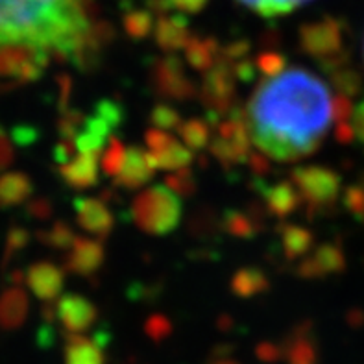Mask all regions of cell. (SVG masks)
<instances>
[{"label": "cell", "instance_id": "6", "mask_svg": "<svg viewBox=\"0 0 364 364\" xmlns=\"http://www.w3.org/2000/svg\"><path fill=\"white\" fill-rule=\"evenodd\" d=\"M237 78L231 67L224 61L217 60L215 67L205 73L202 87L198 89V98L208 109V119L213 126L230 113L235 104Z\"/></svg>", "mask_w": 364, "mask_h": 364}, {"label": "cell", "instance_id": "41", "mask_svg": "<svg viewBox=\"0 0 364 364\" xmlns=\"http://www.w3.org/2000/svg\"><path fill=\"white\" fill-rule=\"evenodd\" d=\"M305 2H309V0H264L263 8L259 9V15L268 18L279 17V15L291 14L298 6L305 4Z\"/></svg>", "mask_w": 364, "mask_h": 364}, {"label": "cell", "instance_id": "55", "mask_svg": "<svg viewBox=\"0 0 364 364\" xmlns=\"http://www.w3.org/2000/svg\"><path fill=\"white\" fill-rule=\"evenodd\" d=\"M217 326L220 331H231V329L235 328V320L231 318V316H228V314H222L220 318H218Z\"/></svg>", "mask_w": 364, "mask_h": 364}, {"label": "cell", "instance_id": "31", "mask_svg": "<svg viewBox=\"0 0 364 364\" xmlns=\"http://www.w3.org/2000/svg\"><path fill=\"white\" fill-rule=\"evenodd\" d=\"M124 30L134 41H143L152 33L154 18L150 11L146 9H126L124 17H122Z\"/></svg>", "mask_w": 364, "mask_h": 364}, {"label": "cell", "instance_id": "8", "mask_svg": "<svg viewBox=\"0 0 364 364\" xmlns=\"http://www.w3.org/2000/svg\"><path fill=\"white\" fill-rule=\"evenodd\" d=\"M342 41V24L333 17H323L300 28V48L316 63L344 50Z\"/></svg>", "mask_w": 364, "mask_h": 364}, {"label": "cell", "instance_id": "4", "mask_svg": "<svg viewBox=\"0 0 364 364\" xmlns=\"http://www.w3.org/2000/svg\"><path fill=\"white\" fill-rule=\"evenodd\" d=\"M291 181L300 193L307 220H316L331 213L342 191L341 174L320 165L298 166L291 172Z\"/></svg>", "mask_w": 364, "mask_h": 364}, {"label": "cell", "instance_id": "56", "mask_svg": "<svg viewBox=\"0 0 364 364\" xmlns=\"http://www.w3.org/2000/svg\"><path fill=\"white\" fill-rule=\"evenodd\" d=\"M348 320H350L351 326H360L364 322V314L360 311L353 309L350 314H348Z\"/></svg>", "mask_w": 364, "mask_h": 364}, {"label": "cell", "instance_id": "16", "mask_svg": "<svg viewBox=\"0 0 364 364\" xmlns=\"http://www.w3.org/2000/svg\"><path fill=\"white\" fill-rule=\"evenodd\" d=\"M313 323L311 320L298 322L291 333L283 338L282 346L285 350V359L289 364H316L318 359V348L314 341Z\"/></svg>", "mask_w": 364, "mask_h": 364}, {"label": "cell", "instance_id": "57", "mask_svg": "<svg viewBox=\"0 0 364 364\" xmlns=\"http://www.w3.org/2000/svg\"><path fill=\"white\" fill-rule=\"evenodd\" d=\"M208 364H239V363L233 359H230V357H211Z\"/></svg>", "mask_w": 364, "mask_h": 364}, {"label": "cell", "instance_id": "25", "mask_svg": "<svg viewBox=\"0 0 364 364\" xmlns=\"http://www.w3.org/2000/svg\"><path fill=\"white\" fill-rule=\"evenodd\" d=\"M150 152V150H148ZM154 165L156 168H161V171H178V168H183V166H189L193 163V150L185 146L183 143H180L178 139L172 137L166 144H163L161 148L152 150L150 152Z\"/></svg>", "mask_w": 364, "mask_h": 364}, {"label": "cell", "instance_id": "10", "mask_svg": "<svg viewBox=\"0 0 364 364\" xmlns=\"http://www.w3.org/2000/svg\"><path fill=\"white\" fill-rule=\"evenodd\" d=\"M58 320L67 333L87 331L98 320V311L91 300L82 294H63L55 304Z\"/></svg>", "mask_w": 364, "mask_h": 364}, {"label": "cell", "instance_id": "19", "mask_svg": "<svg viewBox=\"0 0 364 364\" xmlns=\"http://www.w3.org/2000/svg\"><path fill=\"white\" fill-rule=\"evenodd\" d=\"M30 301L23 287L11 285L0 294V328L6 331L18 329L26 322Z\"/></svg>", "mask_w": 364, "mask_h": 364}, {"label": "cell", "instance_id": "1", "mask_svg": "<svg viewBox=\"0 0 364 364\" xmlns=\"http://www.w3.org/2000/svg\"><path fill=\"white\" fill-rule=\"evenodd\" d=\"M328 83L305 69L259 83L246 107L252 141L276 161H300L320 148L331 117Z\"/></svg>", "mask_w": 364, "mask_h": 364}, {"label": "cell", "instance_id": "54", "mask_svg": "<svg viewBox=\"0 0 364 364\" xmlns=\"http://www.w3.org/2000/svg\"><path fill=\"white\" fill-rule=\"evenodd\" d=\"M279 43H282V36H279V32H277L276 28H268L267 32L261 36V45H263L267 50H274V48H277Z\"/></svg>", "mask_w": 364, "mask_h": 364}, {"label": "cell", "instance_id": "49", "mask_svg": "<svg viewBox=\"0 0 364 364\" xmlns=\"http://www.w3.org/2000/svg\"><path fill=\"white\" fill-rule=\"evenodd\" d=\"M14 139H9L6 134V129L0 126V172L6 171L15 159V150H14Z\"/></svg>", "mask_w": 364, "mask_h": 364}, {"label": "cell", "instance_id": "50", "mask_svg": "<svg viewBox=\"0 0 364 364\" xmlns=\"http://www.w3.org/2000/svg\"><path fill=\"white\" fill-rule=\"evenodd\" d=\"M351 126L355 129V139L360 144H364V100L359 106H355L353 115H351Z\"/></svg>", "mask_w": 364, "mask_h": 364}, {"label": "cell", "instance_id": "3", "mask_svg": "<svg viewBox=\"0 0 364 364\" xmlns=\"http://www.w3.org/2000/svg\"><path fill=\"white\" fill-rule=\"evenodd\" d=\"M183 217V203L166 185H152L135 196L132 218L141 231L154 237L174 233Z\"/></svg>", "mask_w": 364, "mask_h": 364}, {"label": "cell", "instance_id": "40", "mask_svg": "<svg viewBox=\"0 0 364 364\" xmlns=\"http://www.w3.org/2000/svg\"><path fill=\"white\" fill-rule=\"evenodd\" d=\"M172 322L166 318L165 314H152V316H148L146 322H144V333H146V337L150 338L152 342H163L172 335Z\"/></svg>", "mask_w": 364, "mask_h": 364}, {"label": "cell", "instance_id": "23", "mask_svg": "<svg viewBox=\"0 0 364 364\" xmlns=\"http://www.w3.org/2000/svg\"><path fill=\"white\" fill-rule=\"evenodd\" d=\"M268 289H270V279H268L263 268L242 267L231 276L230 291L242 300L264 294V292H268Z\"/></svg>", "mask_w": 364, "mask_h": 364}, {"label": "cell", "instance_id": "33", "mask_svg": "<svg viewBox=\"0 0 364 364\" xmlns=\"http://www.w3.org/2000/svg\"><path fill=\"white\" fill-rule=\"evenodd\" d=\"M165 185L172 193L178 194L180 198H191L198 191V183H196V178H194V172L191 171L189 166L172 171V174L166 176Z\"/></svg>", "mask_w": 364, "mask_h": 364}, {"label": "cell", "instance_id": "2", "mask_svg": "<svg viewBox=\"0 0 364 364\" xmlns=\"http://www.w3.org/2000/svg\"><path fill=\"white\" fill-rule=\"evenodd\" d=\"M97 11L92 0H0V45H36L69 61Z\"/></svg>", "mask_w": 364, "mask_h": 364}, {"label": "cell", "instance_id": "15", "mask_svg": "<svg viewBox=\"0 0 364 364\" xmlns=\"http://www.w3.org/2000/svg\"><path fill=\"white\" fill-rule=\"evenodd\" d=\"M98 157L87 154H76L69 163L58 165V176L67 187L74 191L91 189L100 180V165Z\"/></svg>", "mask_w": 364, "mask_h": 364}, {"label": "cell", "instance_id": "12", "mask_svg": "<svg viewBox=\"0 0 364 364\" xmlns=\"http://www.w3.org/2000/svg\"><path fill=\"white\" fill-rule=\"evenodd\" d=\"M104 245L100 240L87 239V237H76L73 246L69 248L63 259V267L67 272H73L76 276L91 277L97 274L104 264Z\"/></svg>", "mask_w": 364, "mask_h": 364}, {"label": "cell", "instance_id": "30", "mask_svg": "<svg viewBox=\"0 0 364 364\" xmlns=\"http://www.w3.org/2000/svg\"><path fill=\"white\" fill-rule=\"evenodd\" d=\"M126 152H128V150H126L124 143H122L117 135L111 134V137L107 139L106 150L102 152L100 157L102 172H104L107 178H115V176L122 171V166H124L126 161Z\"/></svg>", "mask_w": 364, "mask_h": 364}, {"label": "cell", "instance_id": "14", "mask_svg": "<svg viewBox=\"0 0 364 364\" xmlns=\"http://www.w3.org/2000/svg\"><path fill=\"white\" fill-rule=\"evenodd\" d=\"M26 285L41 301H54L63 292V268L48 261L33 263L26 270Z\"/></svg>", "mask_w": 364, "mask_h": 364}, {"label": "cell", "instance_id": "44", "mask_svg": "<svg viewBox=\"0 0 364 364\" xmlns=\"http://www.w3.org/2000/svg\"><path fill=\"white\" fill-rule=\"evenodd\" d=\"M55 83H58V111L61 113V111H67L70 107L74 83L69 74L65 73H61L60 76L55 78Z\"/></svg>", "mask_w": 364, "mask_h": 364}, {"label": "cell", "instance_id": "21", "mask_svg": "<svg viewBox=\"0 0 364 364\" xmlns=\"http://www.w3.org/2000/svg\"><path fill=\"white\" fill-rule=\"evenodd\" d=\"M191 36L193 33L189 32V23L181 15H172V17L161 18L156 24V30H154L156 45L161 50H165L166 54H172V52L185 48Z\"/></svg>", "mask_w": 364, "mask_h": 364}, {"label": "cell", "instance_id": "22", "mask_svg": "<svg viewBox=\"0 0 364 364\" xmlns=\"http://www.w3.org/2000/svg\"><path fill=\"white\" fill-rule=\"evenodd\" d=\"M218 41L215 37H200L191 36L187 45H185V58L187 63L198 73H208L215 67L218 55H220Z\"/></svg>", "mask_w": 364, "mask_h": 364}, {"label": "cell", "instance_id": "34", "mask_svg": "<svg viewBox=\"0 0 364 364\" xmlns=\"http://www.w3.org/2000/svg\"><path fill=\"white\" fill-rule=\"evenodd\" d=\"M30 242V233H28L26 228L23 226H11L8 231V237H6V246L4 254H2V270L9 267V263L17 257L18 252H23L24 248Z\"/></svg>", "mask_w": 364, "mask_h": 364}, {"label": "cell", "instance_id": "51", "mask_svg": "<svg viewBox=\"0 0 364 364\" xmlns=\"http://www.w3.org/2000/svg\"><path fill=\"white\" fill-rule=\"evenodd\" d=\"M335 137L342 144L353 143L355 141V129H353L351 122H338L337 128H335Z\"/></svg>", "mask_w": 364, "mask_h": 364}, {"label": "cell", "instance_id": "43", "mask_svg": "<svg viewBox=\"0 0 364 364\" xmlns=\"http://www.w3.org/2000/svg\"><path fill=\"white\" fill-rule=\"evenodd\" d=\"M353 109H355V106H353L351 98L346 97V95L338 92L337 97L331 100V117L337 124L338 122H350Z\"/></svg>", "mask_w": 364, "mask_h": 364}, {"label": "cell", "instance_id": "42", "mask_svg": "<svg viewBox=\"0 0 364 364\" xmlns=\"http://www.w3.org/2000/svg\"><path fill=\"white\" fill-rule=\"evenodd\" d=\"M255 357L264 364H276L282 359H285V350H283L282 344L264 341L259 342L257 346H255Z\"/></svg>", "mask_w": 364, "mask_h": 364}, {"label": "cell", "instance_id": "35", "mask_svg": "<svg viewBox=\"0 0 364 364\" xmlns=\"http://www.w3.org/2000/svg\"><path fill=\"white\" fill-rule=\"evenodd\" d=\"M342 205L351 217L357 218L359 222H364V174L360 176L357 183L346 187V191L342 194Z\"/></svg>", "mask_w": 364, "mask_h": 364}, {"label": "cell", "instance_id": "24", "mask_svg": "<svg viewBox=\"0 0 364 364\" xmlns=\"http://www.w3.org/2000/svg\"><path fill=\"white\" fill-rule=\"evenodd\" d=\"M33 183L24 172H6L0 176V209L26 203L32 196Z\"/></svg>", "mask_w": 364, "mask_h": 364}, {"label": "cell", "instance_id": "13", "mask_svg": "<svg viewBox=\"0 0 364 364\" xmlns=\"http://www.w3.org/2000/svg\"><path fill=\"white\" fill-rule=\"evenodd\" d=\"M156 165H154L150 152H146L144 148L134 146L128 148L126 152V161L122 171L113 178L115 180V187L126 191H137L141 187L152 180L154 174H156Z\"/></svg>", "mask_w": 364, "mask_h": 364}, {"label": "cell", "instance_id": "11", "mask_svg": "<svg viewBox=\"0 0 364 364\" xmlns=\"http://www.w3.org/2000/svg\"><path fill=\"white\" fill-rule=\"evenodd\" d=\"M73 208L82 230L98 239L109 237L115 228V217L106 205V202L98 198H87V196H76L73 200Z\"/></svg>", "mask_w": 364, "mask_h": 364}, {"label": "cell", "instance_id": "53", "mask_svg": "<svg viewBox=\"0 0 364 364\" xmlns=\"http://www.w3.org/2000/svg\"><path fill=\"white\" fill-rule=\"evenodd\" d=\"M55 341V331L50 328V323H45L37 331V342L41 348H50Z\"/></svg>", "mask_w": 364, "mask_h": 364}, {"label": "cell", "instance_id": "52", "mask_svg": "<svg viewBox=\"0 0 364 364\" xmlns=\"http://www.w3.org/2000/svg\"><path fill=\"white\" fill-rule=\"evenodd\" d=\"M209 0H172V4L178 9L185 11V14H198L205 8Z\"/></svg>", "mask_w": 364, "mask_h": 364}, {"label": "cell", "instance_id": "27", "mask_svg": "<svg viewBox=\"0 0 364 364\" xmlns=\"http://www.w3.org/2000/svg\"><path fill=\"white\" fill-rule=\"evenodd\" d=\"M311 257L316 261L318 268L322 270L323 277L328 276H337L346 270V255L344 250L338 242H326L320 245L318 248H314Z\"/></svg>", "mask_w": 364, "mask_h": 364}, {"label": "cell", "instance_id": "9", "mask_svg": "<svg viewBox=\"0 0 364 364\" xmlns=\"http://www.w3.org/2000/svg\"><path fill=\"white\" fill-rule=\"evenodd\" d=\"M255 193L259 194V198L263 200L267 205L268 213L274 218L291 217L292 213L298 211L301 208V196L298 189L294 187L292 181H277V183H267L264 180H257L255 178L252 181Z\"/></svg>", "mask_w": 364, "mask_h": 364}, {"label": "cell", "instance_id": "47", "mask_svg": "<svg viewBox=\"0 0 364 364\" xmlns=\"http://www.w3.org/2000/svg\"><path fill=\"white\" fill-rule=\"evenodd\" d=\"M78 154V148H76V143H74V139H61L60 143L54 146V161L58 165H65V163H69L74 156Z\"/></svg>", "mask_w": 364, "mask_h": 364}, {"label": "cell", "instance_id": "28", "mask_svg": "<svg viewBox=\"0 0 364 364\" xmlns=\"http://www.w3.org/2000/svg\"><path fill=\"white\" fill-rule=\"evenodd\" d=\"M222 230L228 235L235 237L240 240H250L255 239L259 235V230L255 228L254 220L246 215L242 209H226L222 215Z\"/></svg>", "mask_w": 364, "mask_h": 364}, {"label": "cell", "instance_id": "36", "mask_svg": "<svg viewBox=\"0 0 364 364\" xmlns=\"http://www.w3.org/2000/svg\"><path fill=\"white\" fill-rule=\"evenodd\" d=\"M150 122H152L154 128L165 129V132H172V129L178 132L183 120H181L180 113L174 107L161 102V104H156L150 111Z\"/></svg>", "mask_w": 364, "mask_h": 364}, {"label": "cell", "instance_id": "46", "mask_svg": "<svg viewBox=\"0 0 364 364\" xmlns=\"http://www.w3.org/2000/svg\"><path fill=\"white\" fill-rule=\"evenodd\" d=\"M248 166L250 171H252V174L257 178V180H263L264 176L270 174V171H272V165H270V157L267 156V154H263L261 150L259 152H252L248 156Z\"/></svg>", "mask_w": 364, "mask_h": 364}, {"label": "cell", "instance_id": "38", "mask_svg": "<svg viewBox=\"0 0 364 364\" xmlns=\"http://www.w3.org/2000/svg\"><path fill=\"white\" fill-rule=\"evenodd\" d=\"M255 69L261 74H264L267 78H274L277 74H282L287 70V55L277 54L276 50H267L255 58Z\"/></svg>", "mask_w": 364, "mask_h": 364}, {"label": "cell", "instance_id": "20", "mask_svg": "<svg viewBox=\"0 0 364 364\" xmlns=\"http://www.w3.org/2000/svg\"><path fill=\"white\" fill-rule=\"evenodd\" d=\"M65 364H106L104 348L95 338L80 333H65Z\"/></svg>", "mask_w": 364, "mask_h": 364}, {"label": "cell", "instance_id": "45", "mask_svg": "<svg viewBox=\"0 0 364 364\" xmlns=\"http://www.w3.org/2000/svg\"><path fill=\"white\" fill-rule=\"evenodd\" d=\"M24 213L36 220H48L54 213V208H52V202L48 198H33L26 202Z\"/></svg>", "mask_w": 364, "mask_h": 364}, {"label": "cell", "instance_id": "39", "mask_svg": "<svg viewBox=\"0 0 364 364\" xmlns=\"http://www.w3.org/2000/svg\"><path fill=\"white\" fill-rule=\"evenodd\" d=\"M92 113H97L98 117H102V119L106 120L107 124H109L113 129L119 128V126L122 124L126 119L124 106H122L120 102L107 100V98H104V100H98L97 104H95V109H92Z\"/></svg>", "mask_w": 364, "mask_h": 364}, {"label": "cell", "instance_id": "37", "mask_svg": "<svg viewBox=\"0 0 364 364\" xmlns=\"http://www.w3.org/2000/svg\"><path fill=\"white\" fill-rule=\"evenodd\" d=\"M87 115H83L80 109H73L69 107L67 111H61L60 119H58V132H60L61 139H76L80 134V129L83 128Z\"/></svg>", "mask_w": 364, "mask_h": 364}, {"label": "cell", "instance_id": "7", "mask_svg": "<svg viewBox=\"0 0 364 364\" xmlns=\"http://www.w3.org/2000/svg\"><path fill=\"white\" fill-rule=\"evenodd\" d=\"M50 52L36 45H0V78L15 80L21 85L37 82L45 73Z\"/></svg>", "mask_w": 364, "mask_h": 364}, {"label": "cell", "instance_id": "5", "mask_svg": "<svg viewBox=\"0 0 364 364\" xmlns=\"http://www.w3.org/2000/svg\"><path fill=\"white\" fill-rule=\"evenodd\" d=\"M146 73L150 89L161 100L187 102L198 97V87L187 76L178 55H150L146 60Z\"/></svg>", "mask_w": 364, "mask_h": 364}, {"label": "cell", "instance_id": "29", "mask_svg": "<svg viewBox=\"0 0 364 364\" xmlns=\"http://www.w3.org/2000/svg\"><path fill=\"white\" fill-rule=\"evenodd\" d=\"M329 83H331L333 87L337 89L341 95H346V97L353 98L357 97L360 91H363L364 80L363 74L353 67V65H344L341 69L333 70L331 74H328Z\"/></svg>", "mask_w": 364, "mask_h": 364}, {"label": "cell", "instance_id": "48", "mask_svg": "<svg viewBox=\"0 0 364 364\" xmlns=\"http://www.w3.org/2000/svg\"><path fill=\"white\" fill-rule=\"evenodd\" d=\"M11 139L15 144H21V146L33 144L39 139V129L30 124H18L11 129Z\"/></svg>", "mask_w": 364, "mask_h": 364}, {"label": "cell", "instance_id": "17", "mask_svg": "<svg viewBox=\"0 0 364 364\" xmlns=\"http://www.w3.org/2000/svg\"><path fill=\"white\" fill-rule=\"evenodd\" d=\"M222 231V217L209 203L196 205L187 218V233L202 245L218 242Z\"/></svg>", "mask_w": 364, "mask_h": 364}, {"label": "cell", "instance_id": "18", "mask_svg": "<svg viewBox=\"0 0 364 364\" xmlns=\"http://www.w3.org/2000/svg\"><path fill=\"white\" fill-rule=\"evenodd\" d=\"M277 233H279V252L285 263H294L296 259L305 257V254L313 250L314 235L307 228L282 222L277 226Z\"/></svg>", "mask_w": 364, "mask_h": 364}, {"label": "cell", "instance_id": "26", "mask_svg": "<svg viewBox=\"0 0 364 364\" xmlns=\"http://www.w3.org/2000/svg\"><path fill=\"white\" fill-rule=\"evenodd\" d=\"M181 141L193 152H202L203 148H208L213 137V124L209 119H189L183 120L178 128Z\"/></svg>", "mask_w": 364, "mask_h": 364}, {"label": "cell", "instance_id": "32", "mask_svg": "<svg viewBox=\"0 0 364 364\" xmlns=\"http://www.w3.org/2000/svg\"><path fill=\"white\" fill-rule=\"evenodd\" d=\"M37 240L43 242L48 248L55 250H69L73 242L76 240L73 228L65 220H55L50 230L37 231Z\"/></svg>", "mask_w": 364, "mask_h": 364}]
</instances>
